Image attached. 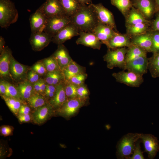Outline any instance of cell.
I'll list each match as a JSON object with an SVG mask.
<instances>
[{
	"instance_id": "44dd1931",
	"label": "cell",
	"mask_w": 159,
	"mask_h": 159,
	"mask_svg": "<svg viewBox=\"0 0 159 159\" xmlns=\"http://www.w3.org/2000/svg\"><path fill=\"white\" fill-rule=\"evenodd\" d=\"M133 6L138 10L147 19L152 15L154 6L152 0H131Z\"/></svg>"
},
{
	"instance_id": "cb8c5ba5",
	"label": "cell",
	"mask_w": 159,
	"mask_h": 159,
	"mask_svg": "<svg viewBox=\"0 0 159 159\" xmlns=\"http://www.w3.org/2000/svg\"><path fill=\"white\" fill-rule=\"evenodd\" d=\"M27 70V67L18 62L11 55L10 62V73L15 80H19L22 78Z\"/></svg>"
},
{
	"instance_id": "bcb514c9",
	"label": "cell",
	"mask_w": 159,
	"mask_h": 159,
	"mask_svg": "<svg viewBox=\"0 0 159 159\" xmlns=\"http://www.w3.org/2000/svg\"><path fill=\"white\" fill-rule=\"evenodd\" d=\"M27 78L29 81L33 84L39 80V74L31 70L28 73Z\"/></svg>"
},
{
	"instance_id": "9f6ffc18",
	"label": "cell",
	"mask_w": 159,
	"mask_h": 159,
	"mask_svg": "<svg viewBox=\"0 0 159 159\" xmlns=\"http://www.w3.org/2000/svg\"><path fill=\"white\" fill-rule=\"evenodd\" d=\"M154 0L156 7L158 8H159V0Z\"/></svg>"
},
{
	"instance_id": "484cf974",
	"label": "cell",
	"mask_w": 159,
	"mask_h": 159,
	"mask_svg": "<svg viewBox=\"0 0 159 159\" xmlns=\"http://www.w3.org/2000/svg\"><path fill=\"white\" fill-rule=\"evenodd\" d=\"M85 67L79 65L72 60L62 70L65 80H68L79 74L85 72Z\"/></svg>"
},
{
	"instance_id": "8fae6325",
	"label": "cell",
	"mask_w": 159,
	"mask_h": 159,
	"mask_svg": "<svg viewBox=\"0 0 159 159\" xmlns=\"http://www.w3.org/2000/svg\"><path fill=\"white\" fill-rule=\"evenodd\" d=\"M55 112L53 107L49 103L34 110L32 114V120L38 125H41L49 119Z\"/></svg>"
},
{
	"instance_id": "83f0119b",
	"label": "cell",
	"mask_w": 159,
	"mask_h": 159,
	"mask_svg": "<svg viewBox=\"0 0 159 159\" xmlns=\"http://www.w3.org/2000/svg\"><path fill=\"white\" fill-rule=\"evenodd\" d=\"M32 84L28 80L20 82L18 85L17 88L22 100L27 101L36 92Z\"/></svg>"
},
{
	"instance_id": "9c48e42d",
	"label": "cell",
	"mask_w": 159,
	"mask_h": 159,
	"mask_svg": "<svg viewBox=\"0 0 159 159\" xmlns=\"http://www.w3.org/2000/svg\"><path fill=\"white\" fill-rule=\"evenodd\" d=\"M47 18L66 15L59 0H46L39 8Z\"/></svg>"
},
{
	"instance_id": "4dcf8cb0",
	"label": "cell",
	"mask_w": 159,
	"mask_h": 159,
	"mask_svg": "<svg viewBox=\"0 0 159 159\" xmlns=\"http://www.w3.org/2000/svg\"><path fill=\"white\" fill-rule=\"evenodd\" d=\"M65 80L62 71L61 70L48 72L45 78L47 84L55 86Z\"/></svg>"
},
{
	"instance_id": "d4e9b609",
	"label": "cell",
	"mask_w": 159,
	"mask_h": 159,
	"mask_svg": "<svg viewBox=\"0 0 159 159\" xmlns=\"http://www.w3.org/2000/svg\"><path fill=\"white\" fill-rule=\"evenodd\" d=\"M126 25H132L140 23H147L149 21L138 10L132 8L125 16Z\"/></svg>"
},
{
	"instance_id": "ffe728a7",
	"label": "cell",
	"mask_w": 159,
	"mask_h": 159,
	"mask_svg": "<svg viewBox=\"0 0 159 159\" xmlns=\"http://www.w3.org/2000/svg\"><path fill=\"white\" fill-rule=\"evenodd\" d=\"M64 81L56 86V90L54 95L49 101V103L53 107L55 111L60 108L68 100L64 90Z\"/></svg>"
},
{
	"instance_id": "7402d4cb",
	"label": "cell",
	"mask_w": 159,
	"mask_h": 159,
	"mask_svg": "<svg viewBox=\"0 0 159 159\" xmlns=\"http://www.w3.org/2000/svg\"><path fill=\"white\" fill-rule=\"evenodd\" d=\"M132 44L138 46L147 52H152V41L151 34L148 33L131 38Z\"/></svg>"
},
{
	"instance_id": "7a4b0ae2",
	"label": "cell",
	"mask_w": 159,
	"mask_h": 159,
	"mask_svg": "<svg viewBox=\"0 0 159 159\" xmlns=\"http://www.w3.org/2000/svg\"><path fill=\"white\" fill-rule=\"evenodd\" d=\"M140 133H128L123 136L117 143L116 154L118 159H129L132 155L135 143Z\"/></svg>"
},
{
	"instance_id": "d590c367",
	"label": "cell",
	"mask_w": 159,
	"mask_h": 159,
	"mask_svg": "<svg viewBox=\"0 0 159 159\" xmlns=\"http://www.w3.org/2000/svg\"><path fill=\"white\" fill-rule=\"evenodd\" d=\"M47 72L61 70L57 62L53 55L44 59L42 61Z\"/></svg>"
},
{
	"instance_id": "30bf717a",
	"label": "cell",
	"mask_w": 159,
	"mask_h": 159,
	"mask_svg": "<svg viewBox=\"0 0 159 159\" xmlns=\"http://www.w3.org/2000/svg\"><path fill=\"white\" fill-rule=\"evenodd\" d=\"M140 139L143 143L144 151L149 159H153L159 150V141L157 137L151 134L140 133Z\"/></svg>"
},
{
	"instance_id": "3957f363",
	"label": "cell",
	"mask_w": 159,
	"mask_h": 159,
	"mask_svg": "<svg viewBox=\"0 0 159 159\" xmlns=\"http://www.w3.org/2000/svg\"><path fill=\"white\" fill-rule=\"evenodd\" d=\"M19 15L14 4L11 0H0V26L6 28L18 20Z\"/></svg>"
},
{
	"instance_id": "603a6c76",
	"label": "cell",
	"mask_w": 159,
	"mask_h": 159,
	"mask_svg": "<svg viewBox=\"0 0 159 159\" xmlns=\"http://www.w3.org/2000/svg\"><path fill=\"white\" fill-rule=\"evenodd\" d=\"M1 54L0 74L1 77H6L10 74V59L12 54L11 51L7 47L4 48Z\"/></svg>"
},
{
	"instance_id": "f35d334b",
	"label": "cell",
	"mask_w": 159,
	"mask_h": 159,
	"mask_svg": "<svg viewBox=\"0 0 159 159\" xmlns=\"http://www.w3.org/2000/svg\"><path fill=\"white\" fill-rule=\"evenodd\" d=\"M90 92L87 85L85 83L77 86V97L86 102L89 99Z\"/></svg>"
},
{
	"instance_id": "f907efd6",
	"label": "cell",
	"mask_w": 159,
	"mask_h": 159,
	"mask_svg": "<svg viewBox=\"0 0 159 159\" xmlns=\"http://www.w3.org/2000/svg\"><path fill=\"white\" fill-rule=\"evenodd\" d=\"M6 91L5 82L1 80L0 83V93L1 96L5 95Z\"/></svg>"
},
{
	"instance_id": "9a60e30c",
	"label": "cell",
	"mask_w": 159,
	"mask_h": 159,
	"mask_svg": "<svg viewBox=\"0 0 159 159\" xmlns=\"http://www.w3.org/2000/svg\"><path fill=\"white\" fill-rule=\"evenodd\" d=\"M80 37L76 41L77 44H81L93 49H100L102 42L92 32H80Z\"/></svg>"
},
{
	"instance_id": "ab89813d",
	"label": "cell",
	"mask_w": 159,
	"mask_h": 159,
	"mask_svg": "<svg viewBox=\"0 0 159 159\" xmlns=\"http://www.w3.org/2000/svg\"><path fill=\"white\" fill-rule=\"evenodd\" d=\"M87 76V75L85 72L73 76L68 81L78 86L84 83Z\"/></svg>"
},
{
	"instance_id": "ba28073f",
	"label": "cell",
	"mask_w": 159,
	"mask_h": 159,
	"mask_svg": "<svg viewBox=\"0 0 159 159\" xmlns=\"http://www.w3.org/2000/svg\"><path fill=\"white\" fill-rule=\"evenodd\" d=\"M52 36L44 31L32 33L29 42L32 49L39 51L44 49L52 42Z\"/></svg>"
},
{
	"instance_id": "52a82bcc",
	"label": "cell",
	"mask_w": 159,
	"mask_h": 159,
	"mask_svg": "<svg viewBox=\"0 0 159 159\" xmlns=\"http://www.w3.org/2000/svg\"><path fill=\"white\" fill-rule=\"evenodd\" d=\"M87 103L77 97L68 99L55 112L60 116L66 118H69L74 115Z\"/></svg>"
},
{
	"instance_id": "7dc6e473",
	"label": "cell",
	"mask_w": 159,
	"mask_h": 159,
	"mask_svg": "<svg viewBox=\"0 0 159 159\" xmlns=\"http://www.w3.org/2000/svg\"><path fill=\"white\" fill-rule=\"evenodd\" d=\"M17 118L20 123H25L29 122L32 120V116L30 114H18Z\"/></svg>"
},
{
	"instance_id": "b9f144b4",
	"label": "cell",
	"mask_w": 159,
	"mask_h": 159,
	"mask_svg": "<svg viewBox=\"0 0 159 159\" xmlns=\"http://www.w3.org/2000/svg\"><path fill=\"white\" fill-rule=\"evenodd\" d=\"M152 52L155 53L159 52V33L152 34Z\"/></svg>"
},
{
	"instance_id": "5b68a950",
	"label": "cell",
	"mask_w": 159,
	"mask_h": 159,
	"mask_svg": "<svg viewBox=\"0 0 159 159\" xmlns=\"http://www.w3.org/2000/svg\"><path fill=\"white\" fill-rule=\"evenodd\" d=\"M71 22V18L64 15L47 18L44 31L53 37Z\"/></svg>"
},
{
	"instance_id": "ac0fdd59",
	"label": "cell",
	"mask_w": 159,
	"mask_h": 159,
	"mask_svg": "<svg viewBox=\"0 0 159 159\" xmlns=\"http://www.w3.org/2000/svg\"><path fill=\"white\" fill-rule=\"evenodd\" d=\"M131 45V38L127 34H122L116 32L108 41L106 46L108 49H114L128 47Z\"/></svg>"
},
{
	"instance_id": "f6af8a7d",
	"label": "cell",
	"mask_w": 159,
	"mask_h": 159,
	"mask_svg": "<svg viewBox=\"0 0 159 159\" xmlns=\"http://www.w3.org/2000/svg\"><path fill=\"white\" fill-rule=\"evenodd\" d=\"M13 130V127L11 126L7 125H2L0 127V133L1 135L6 137L12 135Z\"/></svg>"
},
{
	"instance_id": "db71d44e",
	"label": "cell",
	"mask_w": 159,
	"mask_h": 159,
	"mask_svg": "<svg viewBox=\"0 0 159 159\" xmlns=\"http://www.w3.org/2000/svg\"><path fill=\"white\" fill-rule=\"evenodd\" d=\"M5 44V41L3 37L2 36H0V52L2 51V50L4 48V45Z\"/></svg>"
},
{
	"instance_id": "681fc988",
	"label": "cell",
	"mask_w": 159,
	"mask_h": 159,
	"mask_svg": "<svg viewBox=\"0 0 159 159\" xmlns=\"http://www.w3.org/2000/svg\"><path fill=\"white\" fill-rule=\"evenodd\" d=\"M40 91L39 94L44 96L45 91L46 89L47 84L45 81L43 79H40Z\"/></svg>"
},
{
	"instance_id": "8d00e7d4",
	"label": "cell",
	"mask_w": 159,
	"mask_h": 159,
	"mask_svg": "<svg viewBox=\"0 0 159 159\" xmlns=\"http://www.w3.org/2000/svg\"><path fill=\"white\" fill-rule=\"evenodd\" d=\"M64 84L65 93L68 99L77 97V86L66 80Z\"/></svg>"
},
{
	"instance_id": "7bdbcfd3",
	"label": "cell",
	"mask_w": 159,
	"mask_h": 159,
	"mask_svg": "<svg viewBox=\"0 0 159 159\" xmlns=\"http://www.w3.org/2000/svg\"><path fill=\"white\" fill-rule=\"evenodd\" d=\"M32 70L40 75L44 74L47 72L42 62L36 63L32 67Z\"/></svg>"
},
{
	"instance_id": "277c9868",
	"label": "cell",
	"mask_w": 159,
	"mask_h": 159,
	"mask_svg": "<svg viewBox=\"0 0 159 159\" xmlns=\"http://www.w3.org/2000/svg\"><path fill=\"white\" fill-rule=\"evenodd\" d=\"M108 49L106 54L103 57L104 60L107 62V67L112 69L114 67H118L123 70L126 64L125 57L128 48Z\"/></svg>"
},
{
	"instance_id": "e575fe53",
	"label": "cell",
	"mask_w": 159,
	"mask_h": 159,
	"mask_svg": "<svg viewBox=\"0 0 159 159\" xmlns=\"http://www.w3.org/2000/svg\"><path fill=\"white\" fill-rule=\"evenodd\" d=\"M7 105L10 110L16 116L18 115L19 108L22 103V100L16 98L2 96Z\"/></svg>"
},
{
	"instance_id": "d6a6232c",
	"label": "cell",
	"mask_w": 159,
	"mask_h": 159,
	"mask_svg": "<svg viewBox=\"0 0 159 159\" xmlns=\"http://www.w3.org/2000/svg\"><path fill=\"white\" fill-rule=\"evenodd\" d=\"M111 3L117 8L125 17L133 7L131 0H111Z\"/></svg>"
},
{
	"instance_id": "74e56055",
	"label": "cell",
	"mask_w": 159,
	"mask_h": 159,
	"mask_svg": "<svg viewBox=\"0 0 159 159\" xmlns=\"http://www.w3.org/2000/svg\"><path fill=\"white\" fill-rule=\"evenodd\" d=\"M5 82L6 86V91L5 95L4 96L22 100L17 88L15 87L10 83Z\"/></svg>"
},
{
	"instance_id": "f1b7e54d",
	"label": "cell",
	"mask_w": 159,
	"mask_h": 159,
	"mask_svg": "<svg viewBox=\"0 0 159 159\" xmlns=\"http://www.w3.org/2000/svg\"><path fill=\"white\" fill-rule=\"evenodd\" d=\"M147 52L136 45L132 44L128 47L125 57L126 63L140 57L147 56Z\"/></svg>"
},
{
	"instance_id": "11a10c76",
	"label": "cell",
	"mask_w": 159,
	"mask_h": 159,
	"mask_svg": "<svg viewBox=\"0 0 159 159\" xmlns=\"http://www.w3.org/2000/svg\"><path fill=\"white\" fill-rule=\"evenodd\" d=\"M82 5H89L92 4V0H78Z\"/></svg>"
},
{
	"instance_id": "f546056e",
	"label": "cell",
	"mask_w": 159,
	"mask_h": 159,
	"mask_svg": "<svg viewBox=\"0 0 159 159\" xmlns=\"http://www.w3.org/2000/svg\"><path fill=\"white\" fill-rule=\"evenodd\" d=\"M148 23H140L132 25H126L127 34L130 37L147 33Z\"/></svg>"
},
{
	"instance_id": "ee69618b",
	"label": "cell",
	"mask_w": 159,
	"mask_h": 159,
	"mask_svg": "<svg viewBox=\"0 0 159 159\" xmlns=\"http://www.w3.org/2000/svg\"><path fill=\"white\" fill-rule=\"evenodd\" d=\"M56 90V86L47 84L45 91L44 96H46L49 100L54 96Z\"/></svg>"
},
{
	"instance_id": "60d3db41",
	"label": "cell",
	"mask_w": 159,
	"mask_h": 159,
	"mask_svg": "<svg viewBox=\"0 0 159 159\" xmlns=\"http://www.w3.org/2000/svg\"><path fill=\"white\" fill-rule=\"evenodd\" d=\"M141 140H138L136 142L135 146L132 157L129 159H144L143 152L141 149L140 143Z\"/></svg>"
},
{
	"instance_id": "1f68e13d",
	"label": "cell",
	"mask_w": 159,
	"mask_h": 159,
	"mask_svg": "<svg viewBox=\"0 0 159 159\" xmlns=\"http://www.w3.org/2000/svg\"><path fill=\"white\" fill-rule=\"evenodd\" d=\"M153 53L148 58V69L152 77L156 78L159 77V52Z\"/></svg>"
},
{
	"instance_id": "8992f818",
	"label": "cell",
	"mask_w": 159,
	"mask_h": 159,
	"mask_svg": "<svg viewBox=\"0 0 159 159\" xmlns=\"http://www.w3.org/2000/svg\"><path fill=\"white\" fill-rule=\"evenodd\" d=\"M112 76L117 82L132 87H139L144 81L143 75L130 71L115 72Z\"/></svg>"
},
{
	"instance_id": "4fadbf2b",
	"label": "cell",
	"mask_w": 159,
	"mask_h": 159,
	"mask_svg": "<svg viewBox=\"0 0 159 159\" xmlns=\"http://www.w3.org/2000/svg\"><path fill=\"white\" fill-rule=\"evenodd\" d=\"M148 64L147 56H141L126 63L123 70H127L143 76L147 72Z\"/></svg>"
},
{
	"instance_id": "e0dca14e",
	"label": "cell",
	"mask_w": 159,
	"mask_h": 159,
	"mask_svg": "<svg viewBox=\"0 0 159 159\" xmlns=\"http://www.w3.org/2000/svg\"><path fill=\"white\" fill-rule=\"evenodd\" d=\"M47 18L39 8L29 18V21L32 33L43 31L46 23Z\"/></svg>"
},
{
	"instance_id": "836d02e7",
	"label": "cell",
	"mask_w": 159,
	"mask_h": 159,
	"mask_svg": "<svg viewBox=\"0 0 159 159\" xmlns=\"http://www.w3.org/2000/svg\"><path fill=\"white\" fill-rule=\"evenodd\" d=\"M27 101L30 107L34 110L47 104L44 96L36 92L29 98Z\"/></svg>"
},
{
	"instance_id": "816d5d0a",
	"label": "cell",
	"mask_w": 159,
	"mask_h": 159,
	"mask_svg": "<svg viewBox=\"0 0 159 159\" xmlns=\"http://www.w3.org/2000/svg\"><path fill=\"white\" fill-rule=\"evenodd\" d=\"M33 84V87L35 91V92L39 94L40 91V79Z\"/></svg>"
},
{
	"instance_id": "c3c4849f",
	"label": "cell",
	"mask_w": 159,
	"mask_h": 159,
	"mask_svg": "<svg viewBox=\"0 0 159 159\" xmlns=\"http://www.w3.org/2000/svg\"><path fill=\"white\" fill-rule=\"evenodd\" d=\"M31 111V108L29 107L25 104H22L19 108L18 114H29Z\"/></svg>"
},
{
	"instance_id": "f5cc1de1",
	"label": "cell",
	"mask_w": 159,
	"mask_h": 159,
	"mask_svg": "<svg viewBox=\"0 0 159 159\" xmlns=\"http://www.w3.org/2000/svg\"><path fill=\"white\" fill-rule=\"evenodd\" d=\"M153 27L155 30L159 31V16L154 22Z\"/></svg>"
},
{
	"instance_id": "6da1fadb",
	"label": "cell",
	"mask_w": 159,
	"mask_h": 159,
	"mask_svg": "<svg viewBox=\"0 0 159 159\" xmlns=\"http://www.w3.org/2000/svg\"><path fill=\"white\" fill-rule=\"evenodd\" d=\"M92 4L82 5L79 10L71 17V22L80 32H92L99 21Z\"/></svg>"
},
{
	"instance_id": "d6986e66",
	"label": "cell",
	"mask_w": 159,
	"mask_h": 159,
	"mask_svg": "<svg viewBox=\"0 0 159 159\" xmlns=\"http://www.w3.org/2000/svg\"><path fill=\"white\" fill-rule=\"evenodd\" d=\"M56 60L60 69L62 71L72 60L68 51L63 44L58 45L57 49L52 54Z\"/></svg>"
},
{
	"instance_id": "4316f807",
	"label": "cell",
	"mask_w": 159,
	"mask_h": 159,
	"mask_svg": "<svg viewBox=\"0 0 159 159\" xmlns=\"http://www.w3.org/2000/svg\"><path fill=\"white\" fill-rule=\"evenodd\" d=\"M66 15L70 17L73 16L82 4L78 0H59Z\"/></svg>"
},
{
	"instance_id": "7c38bea8",
	"label": "cell",
	"mask_w": 159,
	"mask_h": 159,
	"mask_svg": "<svg viewBox=\"0 0 159 159\" xmlns=\"http://www.w3.org/2000/svg\"><path fill=\"white\" fill-rule=\"evenodd\" d=\"M80 32L76 26L71 22L53 37L52 42L58 45L63 44L73 37L79 35Z\"/></svg>"
},
{
	"instance_id": "5bb4252c",
	"label": "cell",
	"mask_w": 159,
	"mask_h": 159,
	"mask_svg": "<svg viewBox=\"0 0 159 159\" xmlns=\"http://www.w3.org/2000/svg\"><path fill=\"white\" fill-rule=\"evenodd\" d=\"M96 11L99 21L116 30V26L112 13L101 3L92 4Z\"/></svg>"
},
{
	"instance_id": "2e32d148",
	"label": "cell",
	"mask_w": 159,
	"mask_h": 159,
	"mask_svg": "<svg viewBox=\"0 0 159 159\" xmlns=\"http://www.w3.org/2000/svg\"><path fill=\"white\" fill-rule=\"evenodd\" d=\"M116 32L112 28L100 21L92 32L102 44L105 45Z\"/></svg>"
}]
</instances>
